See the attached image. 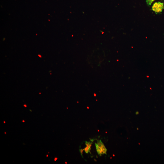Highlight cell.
I'll return each instance as SVG.
<instances>
[{
  "label": "cell",
  "mask_w": 164,
  "mask_h": 164,
  "mask_svg": "<svg viewBox=\"0 0 164 164\" xmlns=\"http://www.w3.org/2000/svg\"><path fill=\"white\" fill-rule=\"evenodd\" d=\"M156 0H146V2L148 5L149 6L151 5L152 2Z\"/></svg>",
  "instance_id": "cell-4"
},
{
  "label": "cell",
  "mask_w": 164,
  "mask_h": 164,
  "mask_svg": "<svg viewBox=\"0 0 164 164\" xmlns=\"http://www.w3.org/2000/svg\"><path fill=\"white\" fill-rule=\"evenodd\" d=\"M86 146V147L84 149V150L86 153H88L91 149V145H87Z\"/></svg>",
  "instance_id": "cell-3"
},
{
  "label": "cell",
  "mask_w": 164,
  "mask_h": 164,
  "mask_svg": "<svg viewBox=\"0 0 164 164\" xmlns=\"http://www.w3.org/2000/svg\"><path fill=\"white\" fill-rule=\"evenodd\" d=\"M24 106H25V107H26V105H24Z\"/></svg>",
  "instance_id": "cell-7"
},
{
  "label": "cell",
  "mask_w": 164,
  "mask_h": 164,
  "mask_svg": "<svg viewBox=\"0 0 164 164\" xmlns=\"http://www.w3.org/2000/svg\"><path fill=\"white\" fill-rule=\"evenodd\" d=\"M46 156H47V157H48V155H46Z\"/></svg>",
  "instance_id": "cell-11"
},
{
  "label": "cell",
  "mask_w": 164,
  "mask_h": 164,
  "mask_svg": "<svg viewBox=\"0 0 164 164\" xmlns=\"http://www.w3.org/2000/svg\"><path fill=\"white\" fill-rule=\"evenodd\" d=\"M4 123H5V121H4Z\"/></svg>",
  "instance_id": "cell-10"
},
{
  "label": "cell",
  "mask_w": 164,
  "mask_h": 164,
  "mask_svg": "<svg viewBox=\"0 0 164 164\" xmlns=\"http://www.w3.org/2000/svg\"><path fill=\"white\" fill-rule=\"evenodd\" d=\"M164 9V3L158 2H155L152 7V10L156 14L160 13Z\"/></svg>",
  "instance_id": "cell-2"
},
{
  "label": "cell",
  "mask_w": 164,
  "mask_h": 164,
  "mask_svg": "<svg viewBox=\"0 0 164 164\" xmlns=\"http://www.w3.org/2000/svg\"><path fill=\"white\" fill-rule=\"evenodd\" d=\"M57 159V158H55L54 161H56Z\"/></svg>",
  "instance_id": "cell-6"
},
{
  "label": "cell",
  "mask_w": 164,
  "mask_h": 164,
  "mask_svg": "<svg viewBox=\"0 0 164 164\" xmlns=\"http://www.w3.org/2000/svg\"><path fill=\"white\" fill-rule=\"evenodd\" d=\"M65 163H66V164H67V162H65Z\"/></svg>",
  "instance_id": "cell-12"
},
{
  "label": "cell",
  "mask_w": 164,
  "mask_h": 164,
  "mask_svg": "<svg viewBox=\"0 0 164 164\" xmlns=\"http://www.w3.org/2000/svg\"><path fill=\"white\" fill-rule=\"evenodd\" d=\"M96 150L100 156L104 154H106L107 149L103 143L101 141H98L95 143Z\"/></svg>",
  "instance_id": "cell-1"
},
{
  "label": "cell",
  "mask_w": 164,
  "mask_h": 164,
  "mask_svg": "<svg viewBox=\"0 0 164 164\" xmlns=\"http://www.w3.org/2000/svg\"><path fill=\"white\" fill-rule=\"evenodd\" d=\"M84 150V149H80V153H81V155H82L83 152Z\"/></svg>",
  "instance_id": "cell-5"
},
{
  "label": "cell",
  "mask_w": 164,
  "mask_h": 164,
  "mask_svg": "<svg viewBox=\"0 0 164 164\" xmlns=\"http://www.w3.org/2000/svg\"><path fill=\"white\" fill-rule=\"evenodd\" d=\"M24 121H24V120H23V121H22V122H24Z\"/></svg>",
  "instance_id": "cell-8"
},
{
  "label": "cell",
  "mask_w": 164,
  "mask_h": 164,
  "mask_svg": "<svg viewBox=\"0 0 164 164\" xmlns=\"http://www.w3.org/2000/svg\"><path fill=\"white\" fill-rule=\"evenodd\" d=\"M5 134H6V133L5 132Z\"/></svg>",
  "instance_id": "cell-9"
}]
</instances>
